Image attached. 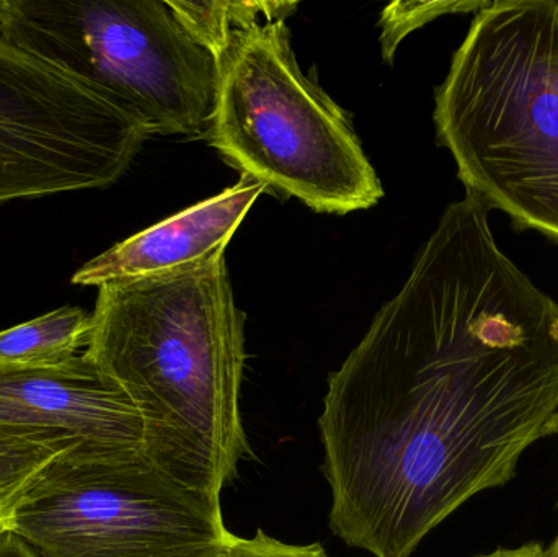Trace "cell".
I'll use <instances>...</instances> for the list:
<instances>
[{
    "label": "cell",
    "instance_id": "6da1fadb",
    "mask_svg": "<svg viewBox=\"0 0 558 557\" xmlns=\"http://www.w3.org/2000/svg\"><path fill=\"white\" fill-rule=\"evenodd\" d=\"M465 192L402 290L328 378L318 432L328 523L350 548L410 557L505 486L558 412V303L498 247Z\"/></svg>",
    "mask_w": 558,
    "mask_h": 557
},
{
    "label": "cell",
    "instance_id": "5bb4252c",
    "mask_svg": "<svg viewBox=\"0 0 558 557\" xmlns=\"http://www.w3.org/2000/svg\"><path fill=\"white\" fill-rule=\"evenodd\" d=\"M216 557H330L320 543L295 545L267 535L257 530L254 536H232L231 542Z\"/></svg>",
    "mask_w": 558,
    "mask_h": 557
},
{
    "label": "cell",
    "instance_id": "52a82bcc",
    "mask_svg": "<svg viewBox=\"0 0 558 557\" xmlns=\"http://www.w3.org/2000/svg\"><path fill=\"white\" fill-rule=\"evenodd\" d=\"M147 137L104 92L0 35V206L108 189Z\"/></svg>",
    "mask_w": 558,
    "mask_h": 557
},
{
    "label": "cell",
    "instance_id": "7c38bea8",
    "mask_svg": "<svg viewBox=\"0 0 558 557\" xmlns=\"http://www.w3.org/2000/svg\"><path fill=\"white\" fill-rule=\"evenodd\" d=\"M173 15L213 56L239 26L255 19L284 20L298 2H169Z\"/></svg>",
    "mask_w": 558,
    "mask_h": 557
},
{
    "label": "cell",
    "instance_id": "8992f818",
    "mask_svg": "<svg viewBox=\"0 0 558 557\" xmlns=\"http://www.w3.org/2000/svg\"><path fill=\"white\" fill-rule=\"evenodd\" d=\"M39 557H216L232 540L221 497L190 489L143 450L72 448L13 516Z\"/></svg>",
    "mask_w": 558,
    "mask_h": 557
},
{
    "label": "cell",
    "instance_id": "30bf717a",
    "mask_svg": "<svg viewBox=\"0 0 558 557\" xmlns=\"http://www.w3.org/2000/svg\"><path fill=\"white\" fill-rule=\"evenodd\" d=\"M92 314L64 306L28 323L0 330V365L51 368L71 362L87 349Z\"/></svg>",
    "mask_w": 558,
    "mask_h": 557
},
{
    "label": "cell",
    "instance_id": "9c48e42d",
    "mask_svg": "<svg viewBox=\"0 0 558 557\" xmlns=\"http://www.w3.org/2000/svg\"><path fill=\"white\" fill-rule=\"evenodd\" d=\"M265 192L264 183L241 175L231 189L92 258L72 275L71 281L78 287L98 288L110 281L159 277L209 264L226 255L232 235Z\"/></svg>",
    "mask_w": 558,
    "mask_h": 557
},
{
    "label": "cell",
    "instance_id": "4fadbf2b",
    "mask_svg": "<svg viewBox=\"0 0 558 557\" xmlns=\"http://www.w3.org/2000/svg\"><path fill=\"white\" fill-rule=\"evenodd\" d=\"M487 2H393L380 13L383 56L392 62L402 39L446 13L478 12Z\"/></svg>",
    "mask_w": 558,
    "mask_h": 557
},
{
    "label": "cell",
    "instance_id": "e0dca14e",
    "mask_svg": "<svg viewBox=\"0 0 558 557\" xmlns=\"http://www.w3.org/2000/svg\"><path fill=\"white\" fill-rule=\"evenodd\" d=\"M549 435H558V412L554 415L553 421H550L549 427H547V437Z\"/></svg>",
    "mask_w": 558,
    "mask_h": 557
},
{
    "label": "cell",
    "instance_id": "3957f363",
    "mask_svg": "<svg viewBox=\"0 0 558 557\" xmlns=\"http://www.w3.org/2000/svg\"><path fill=\"white\" fill-rule=\"evenodd\" d=\"M438 141L465 192L558 242V2L475 12L436 90Z\"/></svg>",
    "mask_w": 558,
    "mask_h": 557
},
{
    "label": "cell",
    "instance_id": "d6986e66",
    "mask_svg": "<svg viewBox=\"0 0 558 557\" xmlns=\"http://www.w3.org/2000/svg\"><path fill=\"white\" fill-rule=\"evenodd\" d=\"M10 529V526H0V530Z\"/></svg>",
    "mask_w": 558,
    "mask_h": 557
},
{
    "label": "cell",
    "instance_id": "ba28073f",
    "mask_svg": "<svg viewBox=\"0 0 558 557\" xmlns=\"http://www.w3.org/2000/svg\"><path fill=\"white\" fill-rule=\"evenodd\" d=\"M0 428L64 435L95 450H143L136 409L84 353L51 368L0 365Z\"/></svg>",
    "mask_w": 558,
    "mask_h": 557
},
{
    "label": "cell",
    "instance_id": "2e32d148",
    "mask_svg": "<svg viewBox=\"0 0 558 557\" xmlns=\"http://www.w3.org/2000/svg\"><path fill=\"white\" fill-rule=\"evenodd\" d=\"M478 557H549L547 552H544L543 546L537 543H530V545L521 546V548L514 549H497V552L490 553V555L478 556Z\"/></svg>",
    "mask_w": 558,
    "mask_h": 557
},
{
    "label": "cell",
    "instance_id": "8fae6325",
    "mask_svg": "<svg viewBox=\"0 0 558 557\" xmlns=\"http://www.w3.org/2000/svg\"><path fill=\"white\" fill-rule=\"evenodd\" d=\"M78 445L64 435L0 428V526H12L20 504L43 474Z\"/></svg>",
    "mask_w": 558,
    "mask_h": 557
},
{
    "label": "cell",
    "instance_id": "9a60e30c",
    "mask_svg": "<svg viewBox=\"0 0 558 557\" xmlns=\"http://www.w3.org/2000/svg\"><path fill=\"white\" fill-rule=\"evenodd\" d=\"M0 557H39L10 529L0 530Z\"/></svg>",
    "mask_w": 558,
    "mask_h": 557
},
{
    "label": "cell",
    "instance_id": "277c9868",
    "mask_svg": "<svg viewBox=\"0 0 558 557\" xmlns=\"http://www.w3.org/2000/svg\"><path fill=\"white\" fill-rule=\"evenodd\" d=\"M215 59L218 82L205 137L241 175L331 215L383 198L347 113L299 68L284 20L239 26Z\"/></svg>",
    "mask_w": 558,
    "mask_h": 557
},
{
    "label": "cell",
    "instance_id": "5b68a950",
    "mask_svg": "<svg viewBox=\"0 0 558 557\" xmlns=\"http://www.w3.org/2000/svg\"><path fill=\"white\" fill-rule=\"evenodd\" d=\"M0 35L104 92L149 136H206L218 65L169 2L0 0Z\"/></svg>",
    "mask_w": 558,
    "mask_h": 557
},
{
    "label": "cell",
    "instance_id": "7a4b0ae2",
    "mask_svg": "<svg viewBox=\"0 0 558 557\" xmlns=\"http://www.w3.org/2000/svg\"><path fill=\"white\" fill-rule=\"evenodd\" d=\"M244 326L222 255L100 284L84 352L136 409L147 460L211 496L252 455L241 408Z\"/></svg>",
    "mask_w": 558,
    "mask_h": 557
},
{
    "label": "cell",
    "instance_id": "ac0fdd59",
    "mask_svg": "<svg viewBox=\"0 0 558 557\" xmlns=\"http://www.w3.org/2000/svg\"><path fill=\"white\" fill-rule=\"evenodd\" d=\"M547 556L558 557V535H557L556 542L553 543V546H550L549 552H547Z\"/></svg>",
    "mask_w": 558,
    "mask_h": 557
}]
</instances>
